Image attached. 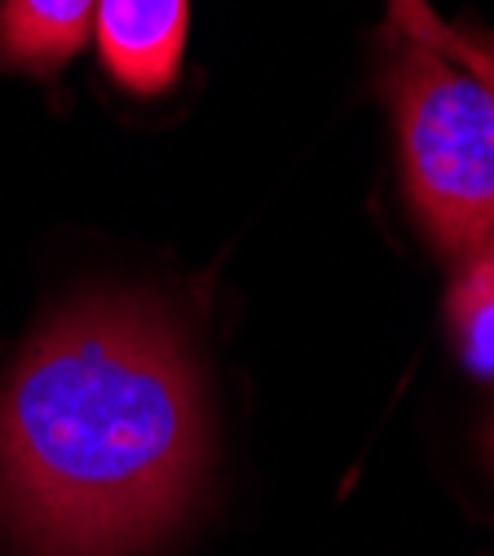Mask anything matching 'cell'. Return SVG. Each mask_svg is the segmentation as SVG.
Returning <instances> with one entry per match:
<instances>
[{
  "label": "cell",
  "instance_id": "cell-2",
  "mask_svg": "<svg viewBox=\"0 0 494 556\" xmlns=\"http://www.w3.org/2000/svg\"><path fill=\"white\" fill-rule=\"evenodd\" d=\"M380 85L423 239L459 265L494 252V89L442 45L406 31Z\"/></svg>",
  "mask_w": 494,
  "mask_h": 556
},
{
  "label": "cell",
  "instance_id": "cell-7",
  "mask_svg": "<svg viewBox=\"0 0 494 556\" xmlns=\"http://www.w3.org/2000/svg\"><path fill=\"white\" fill-rule=\"evenodd\" d=\"M389 14L393 23L406 31V36H419V40H433V45H446V23L433 18V10L423 0H389Z\"/></svg>",
  "mask_w": 494,
  "mask_h": 556
},
{
  "label": "cell",
  "instance_id": "cell-8",
  "mask_svg": "<svg viewBox=\"0 0 494 556\" xmlns=\"http://www.w3.org/2000/svg\"><path fill=\"white\" fill-rule=\"evenodd\" d=\"M490 451H494V433H490Z\"/></svg>",
  "mask_w": 494,
  "mask_h": 556
},
{
  "label": "cell",
  "instance_id": "cell-3",
  "mask_svg": "<svg viewBox=\"0 0 494 556\" xmlns=\"http://www.w3.org/2000/svg\"><path fill=\"white\" fill-rule=\"evenodd\" d=\"M190 36V0H98L93 45L102 72L132 98L177 85Z\"/></svg>",
  "mask_w": 494,
  "mask_h": 556
},
{
  "label": "cell",
  "instance_id": "cell-6",
  "mask_svg": "<svg viewBox=\"0 0 494 556\" xmlns=\"http://www.w3.org/2000/svg\"><path fill=\"white\" fill-rule=\"evenodd\" d=\"M442 49L494 89V31H485V27H451Z\"/></svg>",
  "mask_w": 494,
  "mask_h": 556
},
{
  "label": "cell",
  "instance_id": "cell-1",
  "mask_svg": "<svg viewBox=\"0 0 494 556\" xmlns=\"http://www.w3.org/2000/svg\"><path fill=\"white\" fill-rule=\"evenodd\" d=\"M207 459L203 384L173 318L89 296L0 380V517L31 556H132L173 530Z\"/></svg>",
  "mask_w": 494,
  "mask_h": 556
},
{
  "label": "cell",
  "instance_id": "cell-4",
  "mask_svg": "<svg viewBox=\"0 0 494 556\" xmlns=\"http://www.w3.org/2000/svg\"><path fill=\"white\" fill-rule=\"evenodd\" d=\"M98 0H0V72L58 80L93 40Z\"/></svg>",
  "mask_w": 494,
  "mask_h": 556
},
{
  "label": "cell",
  "instance_id": "cell-5",
  "mask_svg": "<svg viewBox=\"0 0 494 556\" xmlns=\"http://www.w3.org/2000/svg\"><path fill=\"white\" fill-rule=\"evenodd\" d=\"M446 331L455 358L485 384H494V252L464 261L446 296Z\"/></svg>",
  "mask_w": 494,
  "mask_h": 556
}]
</instances>
